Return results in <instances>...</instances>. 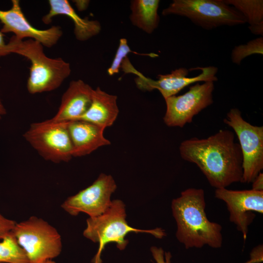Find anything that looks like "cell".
<instances>
[{
  "mask_svg": "<svg viewBox=\"0 0 263 263\" xmlns=\"http://www.w3.org/2000/svg\"><path fill=\"white\" fill-rule=\"evenodd\" d=\"M179 152L183 159L195 164L216 189L242 183V153L231 131L220 130L205 138L185 140L179 146Z\"/></svg>",
  "mask_w": 263,
  "mask_h": 263,
  "instance_id": "6da1fadb",
  "label": "cell"
},
{
  "mask_svg": "<svg viewBox=\"0 0 263 263\" xmlns=\"http://www.w3.org/2000/svg\"><path fill=\"white\" fill-rule=\"evenodd\" d=\"M171 207L177 224L176 237L186 249L222 246V227L208 219L203 189H186L172 200Z\"/></svg>",
  "mask_w": 263,
  "mask_h": 263,
  "instance_id": "7a4b0ae2",
  "label": "cell"
},
{
  "mask_svg": "<svg viewBox=\"0 0 263 263\" xmlns=\"http://www.w3.org/2000/svg\"><path fill=\"white\" fill-rule=\"evenodd\" d=\"M7 44L10 54H19L31 62L27 89L31 94L57 89L71 74L68 62L60 57L52 58L46 56L43 45L36 40H20L13 36Z\"/></svg>",
  "mask_w": 263,
  "mask_h": 263,
  "instance_id": "3957f363",
  "label": "cell"
},
{
  "mask_svg": "<svg viewBox=\"0 0 263 263\" xmlns=\"http://www.w3.org/2000/svg\"><path fill=\"white\" fill-rule=\"evenodd\" d=\"M125 206L120 200L112 201L109 207L102 214L87 219V226L83 235L93 242L98 243V248L93 260V263H102L101 255L107 244L114 243L117 248L123 250L128 244L125 239L130 232H145L156 238H161L165 233L161 228L142 230L135 228L128 225L126 220Z\"/></svg>",
  "mask_w": 263,
  "mask_h": 263,
  "instance_id": "277c9868",
  "label": "cell"
},
{
  "mask_svg": "<svg viewBox=\"0 0 263 263\" xmlns=\"http://www.w3.org/2000/svg\"><path fill=\"white\" fill-rule=\"evenodd\" d=\"M29 263H42L57 257L62 249L57 230L42 218L31 216L16 223L12 231Z\"/></svg>",
  "mask_w": 263,
  "mask_h": 263,
  "instance_id": "5b68a950",
  "label": "cell"
},
{
  "mask_svg": "<svg viewBox=\"0 0 263 263\" xmlns=\"http://www.w3.org/2000/svg\"><path fill=\"white\" fill-rule=\"evenodd\" d=\"M162 14L185 17L206 30L246 22L244 16L224 0H174Z\"/></svg>",
  "mask_w": 263,
  "mask_h": 263,
  "instance_id": "8992f818",
  "label": "cell"
},
{
  "mask_svg": "<svg viewBox=\"0 0 263 263\" xmlns=\"http://www.w3.org/2000/svg\"><path fill=\"white\" fill-rule=\"evenodd\" d=\"M23 136L45 160L58 163L69 162L73 157L68 121L50 119L32 123Z\"/></svg>",
  "mask_w": 263,
  "mask_h": 263,
  "instance_id": "52a82bcc",
  "label": "cell"
},
{
  "mask_svg": "<svg viewBox=\"0 0 263 263\" xmlns=\"http://www.w3.org/2000/svg\"><path fill=\"white\" fill-rule=\"evenodd\" d=\"M224 122L233 130L239 141L243 155L242 183H251L263 169V127L245 120L236 108L229 110Z\"/></svg>",
  "mask_w": 263,
  "mask_h": 263,
  "instance_id": "ba28073f",
  "label": "cell"
},
{
  "mask_svg": "<svg viewBox=\"0 0 263 263\" xmlns=\"http://www.w3.org/2000/svg\"><path fill=\"white\" fill-rule=\"evenodd\" d=\"M214 89L213 81L197 82L183 94L165 99L166 111L163 120L165 124L183 128L191 123L194 116L213 103Z\"/></svg>",
  "mask_w": 263,
  "mask_h": 263,
  "instance_id": "9c48e42d",
  "label": "cell"
},
{
  "mask_svg": "<svg viewBox=\"0 0 263 263\" xmlns=\"http://www.w3.org/2000/svg\"><path fill=\"white\" fill-rule=\"evenodd\" d=\"M192 70H201L202 72L197 76L188 77V70L185 68H180L166 75H159L157 80H153L144 76L128 63L124 68L125 73H132L137 75L135 79L138 89L144 91L158 90L164 99L175 95L188 85L199 82L217 81L216 75L218 68L214 66L198 67Z\"/></svg>",
  "mask_w": 263,
  "mask_h": 263,
  "instance_id": "30bf717a",
  "label": "cell"
},
{
  "mask_svg": "<svg viewBox=\"0 0 263 263\" xmlns=\"http://www.w3.org/2000/svg\"><path fill=\"white\" fill-rule=\"evenodd\" d=\"M116 189L113 177L100 174L90 186L68 197L61 204V208L72 216L85 213L89 217L102 214L109 207L111 196Z\"/></svg>",
  "mask_w": 263,
  "mask_h": 263,
  "instance_id": "8fae6325",
  "label": "cell"
},
{
  "mask_svg": "<svg viewBox=\"0 0 263 263\" xmlns=\"http://www.w3.org/2000/svg\"><path fill=\"white\" fill-rule=\"evenodd\" d=\"M215 197L225 203L230 222L235 225L245 240L248 226L256 217L255 213H263V191L221 188L216 189Z\"/></svg>",
  "mask_w": 263,
  "mask_h": 263,
  "instance_id": "7c38bea8",
  "label": "cell"
},
{
  "mask_svg": "<svg viewBox=\"0 0 263 263\" xmlns=\"http://www.w3.org/2000/svg\"><path fill=\"white\" fill-rule=\"evenodd\" d=\"M0 21L3 24L0 30L2 33H13L18 39L29 38L47 47L55 45L62 35V30L58 26L43 30L34 27L24 16L19 0H12L10 9L0 10Z\"/></svg>",
  "mask_w": 263,
  "mask_h": 263,
  "instance_id": "4fadbf2b",
  "label": "cell"
},
{
  "mask_svg": "<svg viewBox=\"0 0 263 263\" xmlns=\"http://www.w3.org/2000/svg\"><path fill=\"white\" fill-rule=\"evenodd\" d=\"M93 90L81 79L72 81L62 96L57 112L51 119L58 122L78 120L90 107Z\"/></svg>",
  "mask_w": 263,
  "mask_h": 263,
  "instance_id": "5bb4252c",
  "label": "cell"
},
{
  "mask_svg": "<svg viewBox=\"0 0 263 263\" xmlns=\"http://www.w3.org/2000/svg\"><path fill=\"white\" fill-rule=\"evenodd\" d=\"M68 129L73 145V157L90 154L98 148L111 144L105 137V129L82 121H68Z\"/></svg>",
  "mask_w": 263,
  "mask_h": 263,
  "instance_id": "9a60e30c",
  "label": "cell"
},
{
  "mask_svg": "<svg viewBox=\"0 0 263 263\" xmlns=\"http://www.w3.org/2000/svg\"><path fill=\"white\" fill-rule=\"evenodd\" d=\"M118 113L117 96L97 87L93 90L90 107L77 120L88 122L105 129L113 125Z\"/></svg>",
  "mask_w": 263,
  "mask_h": 263,
  "instance_id": "2e32d148",
  "label": "cell"
},
{
  "mask_svg": "<svg viewBox=\"0 0 263 263\" xmlns=\"http://www.w3.org/2000/svg\"><path fill=\"white\" fill-rule=\"evenodd\" d=\"M48 3L50 10L42 19L44 23L49 24L56 16L65 15L73 21L74 34L76 38L79 41H86L100 32L101 25L98 21L81 18L68 0H49Z\"/></svg>",
  "mask_w": 263,
  "mask_h": 263,
  "instance_id": "e0dca14e",
  "label": "cell"
},
{
  "mask_svg": "<svg viewBox=\"0 0 263 263\" xmlns=\"http://www.w3.org/2000/svg\"><path fill=\"white\" fill-rule=\"evenodd\" d=\"M159 3L158 0H132L130 19L132 24L145 33L151 34L159 23Z\"/></svg>",
  "mask_w": 263,
  "mask_h": 263,
  "instance_id": "ac0fdd59",
  "label": "cell"
},
{
  "mask_svg": "<svg viewBox=\"0 0 263 263\" xmlns=\"http://www.w3.org/2000/svg\"><path fill=\"white\" fill-rule=\"evenodd\" d=\"M235 8L244 18L249 29L255 35H263V0H224Z\"/></svg>",
  "mask_w": 263,
  "mask_h": 263,
  "instance_id": "d6986e66",
  "label": "cell"
},
{
  "mask_svg": "<svg viewBox=\"0 0 263 263\" xmlns=\"http://www.w3.org/2000/svg\"><path fill=\"white\" fill-rule=\"evenodd\" d=\"M0 263H29L12 232L0 240Z\"/></svg>",
  "mask_w": 263,
  "mask_h": 263,
  "instance_id": "ffe728a7",
  "label": "cell"
},
{
  "mask_svg": "<svg viewBox=\"0 0 263 263\" xmlns=\"http://www.w3.org/2000/svg\"><path fill=\"white\" fill-rule=\"evenodd\" d=\"M254 54H263V38L259 37L249 41L246 44L235 46L232 51V61L240 65L245 57Z\"/></svg>",
  "mask_w": 263,
  "mask_h": 263,
  "instance_id": "44dd1931",
  "label": "cell"
},
{
  "mask_svg": "<svg viewBox=\"0 0 263 263\" xmlns=\"http://www.w3.org/2000/svg\"><path fill=\"white\" fill-rule=\"evenodd\" d=\"M130 53H134L137 55L149 56L150 57H155L157 55L151 54H141L133 52L131 50L125 38H122L119 40V43L113 61L110 67L107 70L108 74L111 76L119 72L122 63Z\"/></svg>",
  "mask_w": 263,
  "mask_h": 263,
  "instance_id": "7402d4cb",
  "label": "cell"
},
{
  "mask_svg": "<svg viewBox=\"0 0 263 263\" xmlns=\"http://www.w3.org/2000/svg\"><path fill=\"white\" fill-rule=\"evenodd\" d=\"M16 224L15 221L4 217L0 213V240L12 231Z\"/></svg>",
  "mask_w": 263,
  "mask_h": 263,
  "instance_id": "603a6c76",
  "label": "cell"
},
{
  "mask_svg": "<svg viewBox=\"0 0 263 263\" xmlns=\"http://www.w3.org/2000/svg\"><path fill=\"white\" fill-rule=\"evenodd\" d=\"M150 251L156 263H171L170 252H165L162 248L156 246L151 247Z\"/></svg>",
  "mask_w": 263,
  "mask_h": 263,
  "instance_id": "cb8c5ba5",
  "label": "cell"
},
{
  "mask_svg": "<svg viewBox=\"0 0 263 263\" xmlns=\"http://www.w3.org/2000/svg\"><path fill=\"white\" fill-rule=\"evenodd\" d=\"M253 263L263 262V245H259L254 248L250 253V259Z\"/></svg>",
  "mask_w": 263,
  "mask_h": 263,
  "instance_id": "d4e9b609",
  "label": "cell"
},
{
  "mask_svg": "<svg viewBox=\"0 0 263 263\" xmlns=\"http://www.w3.org/2000/svg\"><path fill=\"white\" fill-rule=\"evenodd\" d=\"M252 189L256 191H263V174L260 172L251 183Z\"/></svg>",
  "mask_w": 263,
  "mask_h": 263,
  "instance_id": "484cf974",
  "label": "cell"
},
{
  "mask_svg": "<svg viewBox=\"0 0 263 263\" xmlns=\"http://www.w3.org/2000/svg\"><path fill=\"white\" fill-rule=\"evenodd\" d=\"M10 54L7 43L4 41L3 34L0 30V58Z\"/></svg>",
  "mask_w": 263,
  "mask_h": 263,
  "instance_id": "4316f807",
  "label": "cell"
},
{
  "mask_svg": "<svg viewBox=\"0 0 263 263\" xmlns=\"http://www.w3.org/2000/svg\"><path fill=\"white\" fill-rule=\"evenodd\" d=\"M6 113V110L3 105L0 98V119Z\"/></svg>",
  "mask_w": 263,
  "mask_h": 263,
  "instance_id": "83f0119b",
  "label": "cell"
},
{
  "mask_svg": "<svg viewBox=\"0 0 263 263\" xmlns=\"http://www.w3.org/2000/svg\"><path fill=\"white\" fill-rule=\"evenodd\" d=\"M42 263H56L53 261L52 260H48Z\"/></svg>",
  "mask_w": 263,
  "mask_h": 263,
  "instance_id": "f1b7e54d",
  "label": "cell"
}]
</instances>
